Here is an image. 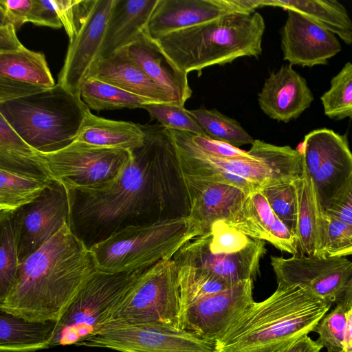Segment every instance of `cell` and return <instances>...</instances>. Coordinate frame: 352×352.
I'll return each instance as SVG.
<instances>
[{"instance_id": "1", "label": "cell", "mask_w": 352, "mask_h": 352, "mask_svg": "<svg viewBox=\"0 0 352 352\" xmlns=\"http://www.w3.org/2000/svg\"><path fill=\"white\" fill-rule=\"evenodd\" d=\"M98 270L89 248L66 223L20 263L0 311L30 321H57Z\"/></svg>"}, {"instance_id": "2", "label": "cell", "mask_w": 352, "mask_h": 352, "mask_svg": "<svg viewBox=\"0 0 352 352\" xmlns=\"http://www.w3.org/2000/svg\"><path fill=\"white\" fill-rule=\"evenodd\" d=\"M144 136V146L133 151L111 184L69 190L70 226L89 248L128 226L146 223L144 217L164 210L166 189L157 170L153 142L146 133Z\"/></svg>"}, {"instance_id": "3", "label": "cell", "mask_w": 352, "mask_h": 352, "mask_svg": "<svg viewBox=\"0 0 352 352\" xmlns=\"http://www.w3.org/2000/svg\"><path fill=\"white\" fill-rule=\"evenodd\" d=\"M331 304L298 285L278 283L215 340L218 352H278L314 329Z\"/></svg>"}, {"instance_id": "4", "label": "cell", "mask_w": 352, "mask_h": 352, "mask_svg": "<svg viewBox=\"0 0 352 352\" xmlns=\"http://www.w3.org/2000/svg\"><path fill=\"white\" fill-rule=\"evenodd\" d=\"M168 130L182 175L232 185L250 194L294 182L304 173L302 152L289 146L255 140L248 156L218 157L197 147L188 132Z\"/></svg>"}, {"instance_id": "5", "label": "cell", "mask_w": 352, "mask_h": 352, "mask_svg": "<svg viewBox=\"0 0 352 352\" xmlns=\"http://www.w3.org/2000/svg\"><path fill=\"white\" fill-rule=\"evenodd\" d=\"M265 25L258 12H233L179 30L157 40L174 64L187 74L262 53Z\"/></svg>"}, {"instance_id": "6", "label": "cell", "mask_w": 352, "mask_h": 352, "mask_svg": "<svg viewBox=\"0 0 352 352\" xmlns=\"http://www.w3.org/2000/svg\"><path fill=\"white\" fill-rule=\"evenodd\" d=\"M89 108L59 84L30 96L0 102L1 115L33 148L43 153L74 142Z\"/></svg>"}, {"instance_id": "7", "label": "cell", "mask_w": 352, "mask_h": 352, "mask_svg": "<svg viewBox=\"0 0 352 352\" xmlns=\"http://www.w3.org/2000/svg\"><path fill=\"white\" fill-rule=\"evenodd\" d=\"M186 230V216L130 225L94 243L89 250L100 272L135 271L172 258L184 245Z\"/></svg>"}, {"instance_id": "8", "label": "cell", "mask_w": 352, "mask_h": 352, "mask_svg": "<svg viewBox=\"0 0 352 352\" xmlns=\"http://www.w3.org/2000/svg\"><path fill=\"white\" fill-rule=\"evenodd\" d=\"M265 253V241L249 237L220 220L185 243L172 258L177 266L201 268L237 284L256 278Z\"/></svg>"}, {"instance_id": "9", "label": "cell", "mask_w": 352, "mask_h": 352, "mask_svg": "<svg viewBox=\"0 0 352 352\" xmlns=\"http://www.w3.org/2000/svg\"><path fill=\"white\" fill-rule=\"evenodd\" d=\"M180 311L177 267L173 258H164L144 270L100 328L159 324L179 329Z\"/></svg>"}, {"instance_id": "10", "label": "cell", "mask_w": 352, "mask_h": 352, "mask_svg": "<svg viewBox=\"0 0 352 352\" xmlns=\"http://www.w3.org/2000/svg\"><path fill=\"white\" fill-rule=\"evenodd\" d=\"M146 269L116 274L98 270L94 273L57 320L50 348L75 344L96 333Z\"/></svg>"}, {"instance_id": "11", "label": "cell", "mask_w": 352, "mask_h": 352, "mask_svg": "<svg viewBox=\"0 0 352 352\" xmlns=\"http://www.w3.org/2000/svg\"><path fill=\"white\" fill-rule=\"evenodd\" d=\"M133 151L92 146L74 141L52 152L36 151L44 173L68 190L95 189L114 182Z\"/></svg>"}, {"instance_id": "12", "label": "cell", "mask_w": 352, "mask_h": 352, "mask_svg": "<svg viewBox=\"0 0 352 352\" xmlns=\"http://www.w3.org/2000/svg\"><path fill=\"white\" fill-rule=\"evenodd\" d=\"M75 345L119 352H218L214 342L159 324L104 325Z\"/></svg>"}, {"instance_id": "13", "label": "cell", "mask_w": 352, "mask_h": 352, "mask_svg": "<svg viewBox=\"0 0 352 352\" xmlns=\"http://www.w3.org/2000/svg\"><path fill=\"white\" fill-rule=\"evenodd\" d=\"M302 146L305 169L325 211L352 177V152L347 137L319 129L305 136Z\"/></svg>"}, {"instance_id": "14", "label": "cell", "mask_w": 352, "mask_h": 352, "mask_svg": "<svg viewBox=\"0 0 352 352\" xmlns=\"http://www.w3.org/2000/svg\"><path fill=\"white\" fill-rule=\"evenodd\" d=\"M277 283L298 285L332 304L342 298L352 276L346 257H318L302 254L289 258L271 256Z\"/></svg>"}, {"instance_id": "15", "label": "cell", "mask_w": 352, "mask_h": 352, "mask_svg": "<svg viewBox=\"0 0 352 352\" xmlns=\"http://www.w3.org/2000/svg\"><path fill=\"white\" fill-rule=\"evenodd\" d=\"M115 0H89L80 27L69 42L58 84L81 98L80 87L100 58L107 22Z\"/></svg>"}, {"instance_id": "16", "label": "cell", "mask_w": 352, "mask_h": 352, "mask_svg": "<svg viewBox=\"0 0 352 352\" xmlns=\"http://www.w3.org/2000/svg\"><path fill=\"white\" fill-rule=\"evenodd\" d=\"M254 280L241 281L192 302L180 312L179 329L214 342L254 302Z\"/></svg>"}, {"instance_id": "17", "label": "cell", "mask_w": 352, "mask_h": 352, "mask_svg": "<svg viewBox=\"0 0 352 352\" xmlns=\"http://www.w3.org/2000/svg\"><path fill=\"white\" fill-rule=\"evenodd\" d=\"M20 221V263L70 224L69 190L55 181L32 203L16 210Z\"/></svg>"}, {"instance_id": "18", "label": "cell", "mask_w": 352, "mask_h": 352, "mask_svg": "<svg viewBox=\"0 0 352 352\" xmlns=\"http://www.w3.org/2000/svg\"><path fill=\"white\" fill-rule=\"evenodd\" d=\"M182 176L188 203L184 244L214 223L229 219L249 195L232 185Z\"/></svg>"}, {"instance_id": "19", "label": "cell", "mask_w": 352, "mask_h": 352, "mask_svg": "<svg viewBox=\"0 0 352 352\" xmlns=\"http://www.w3.org/2000/svg\"><path fill=\"white\" fill-rule=\"evenodd\" d=\"M280 30L283 58L291 65L312 67L327 65L342 50L331 32L291 10Z\"/></svg>"}, {"instance_id": "20", "label": "cell", "mask_w": 352, "mask_h": 352, "mask_svg": "<svg viewBox=\"0 0 352 352\" xmlns=\"http://www.w3.org/2000/svg\"><path fill=\"white\" fill-rule=\"evenodd\" d=\"M233 12H245L236 0H158L146 32L153 40Z\"/></svg>"}, {"instance_id": "21", "label": "cell", "mask_w": 352, "mask_h": 352, "mask_svg": "<svg viewBox=\"0 0 352 352\" xmlns=\"http://www.w3.org/2000/svg\"><path fill=\"white\" fill-rule=\"evenodd\" d=\"M226 221L249 237L268 241L292 255L299 253L296 236L277 217L261 190L250 193Z\"/></svg>"}, {"instance_id": "22", "label": "cell", "mask_w": 352, "mask_h": 352, "mask_svg": "<svg viewBox=\"0 0 352 352\" xmlns=\"http://www.w3.org/2000/svg\"><path fill=\"white\" fill-rule=\"evenodd\" d=\"M314 99L305 79L289 64L272 72L258 94L261 110L270 118L284 122L298 118Z\"/></svg>"}, {"instance_id": "23", "label": "cell", "mask_w": 352, "mask_h": 352, "mask_svg": "<svg viewBox=\"0 0 352 352\" xmlns=\"http://www.w3.org/2000/svg\"><path fill=\"white\" fill-rule=\"evenodd\" d=\"M127 50L129 57L164 89L175 103L184 106L192 93L187 74L174 64L146 30L127 46Z\"/></svg>"}, {"instance_id": "24", "label": "cell", "mask_w": 352, "mask_h": 352, "mask_svg": "<svg viewBox=\"0 0 352 352\" xmlns=\"http://www.w3.org/2000/svg\"><path fill=\"white\" fill-rule=\"evenodd\" d=\"M88 77L113 85L153 102H174L164 89L129 57L127 47L99 58Z\"/></svg>"}, {"instance_id": "25", "label": "cell", "mask_w": 352, "mask_h": 352, "mask_svg": "<svg viewBox=\"0 0 352 352\" xmlns=\"http://www.w3.org/2000/svg\"><path fill=\"white\" fill-rule=\"evenodd\" d=\"M158 0H115L106 27L100 58L126 47L146 30Z\"/></svg>"}, {"instance_id": "26", "label": "cell", "mask_w": 352, "mask_h": 352, "mask_svg": "<svg viewBox=\"0 0 352 352\" xmlns=\"http://www.w3.org/2000/svg\"><path fill=\"white\" fill-rule=\"evenodd\" d=\"M298 195L296 237L298 252L307 256L324 257L326 244L325 211L305 167L295 181Z\"/></svg>"}, {"instance_id": "27", "label": "cell", "mask_w": 352, "mask_h": 352, "mask_svg": "<svg viewBox=\"0 0 352 352\" xmlns=\"http://www.w3.org/2000/svg\"><path fill=\"white\" fill-rule=\"evenodd\" d=\"M141 124L96 116L89 111L74 141L98 147L134 151L144 145Z\"/></svg>"}, {"instance_id": "28", "label": "cell", "mask_w": 352, "mask_h": 352, "mask_svg": "<svg viewBox=\"0 0 352 352\" xmlns=\"http://www.w3.org/2000/svg\"><path fill=\"white\" fill-rule=\"evenodd\" d=\"M56 322L30 321L0 311V351L35 352L50 348Z\"/></svg>"}, {"instance_id": "29", "label": "cell", "mask_w": 352, "mask_h": 352, "mask_svg": "<svg viewBox=\"0 0 352 352\" xmlns=\"http://www.w3.org/2000/svg\"><path fill=\"white\" fill-rule=\"evenodd\" d=\"M263 6L296 11L352 44V21L344 6L336 0H263Z\"/></svg>"}, {"instance_id": "30", "label": "cell", "mask_w": 352, "mask_h": 352, "mask_svg": "<svg viewBox=\"0 0 352 352\" xmlns=\"http://www.w3.org/2000/svg\"><path fill=\"white\" fill-rule=\"evenodd\" d=\"M52 182L42 173L0 167V217L34 201Z\"/></svg>"}, {"instance_id": "31", "label": "cell", "mask_w": 352, "mask_h": 352, "mask_svg": "<svg viewBox=\"0 0 352 352\" xmlns=\"http://www.w3.org/2000/svg\"><path fill=\"white\" fill-rule=\"evenodd\" d=\"M0 77L44 88L56 85L45 55L23 48L0 53Z\"/></svg>"}, {"instance_id": "32", "label": "cell", "mask_w": 352, "mask_h": 352, "mask_svg": "<svg viewBox=\"0 0 352 352\" xmlns=\"http://www.w3.org/2000/svg\"><path fill=\"white\" fill-rule=\"evenodd\" d=\"M80 96L89 109L97 111L142 108L144 104L153 102L93 77L87 78L82 82Z\"/></svg>"}, {"instance_id": "33", "label": "cell", "mask_w": 352, "mask_h": 352, "mask_svg": "<svg viewBox=\"0 0 352 352\" xmlns=\"http://www.w3.org/2000/svg\"><path fill=\"white\" fill-rule=\"evenodd\" d=\"M0 300L14 285L20 266V221L16 212L0 217Z\"/></svg>"}, {"instance_id": "34", "label": "cell", "mask_w": 352, "mask_h": 352, "mask_svg": "<svg viewBox=\"0 0 352 352\" xmlns=\"http://www.w3.org/2000/svg\"><path fill=\"white\" fill-rule=\"evenodd\" d=\"M0 167L45 175L37 160L36 150L30 146L1 115Z\"/></svg>"}, {"instance_id": "35", "label": "cell", "mask_w": 352, "mask_h": 352, "mask_svg": "<svg viewBox=\"0 0 352 352\" xmlns=\"http://www.w3.org/2000/svg\"><path fill=\"white\" fill-rule=\"evenodd\" d=\"M177 267L180 295V312L195 301L228 289L236 285L201 268Z\"/></svg>"}, {"instance_id": "36", "label": "cell", "mask_w": 352, "mask_h": 352, "mask_svg": "<svg viewBox=\"0 0 352 352\" xmlns=\"http://www.w3.org/2000/svg\"><path fill=\"white\" fill-rule=\"evenodd\" d=\"M190 114L211 138L239 148L252 144L255 140L234 119L217 110L208 109L204 106L188 110Z\"/></svg>"}, {"instance_id": "37", "label": "cell", "mask_w": 352, "mask_h": 352, "mask_svg": "<svg viewBox=\"0 0 352 352\" xmlns=\"http://www.w3.org/2000/svg\"><path fill=\"white\" fill-rule=\"evenodd\" d=\"M324 114L331 119L352 118V63H346L320 98Z\"/></svg>"}, {"instance_id": "38", "label": "cell", "mask_w": 352, "mask_h": 352, "mask_svg": "<svg viewBox=\"0 0 352 352\" xmlns=\"http://www.w3.org/2000/svg\"><path fill=\"white\" fill-rule=\"evenodd\" d=\"M261 191L277 217L296 236L298 195L295 181L270 186Z\"/></svg>"}, {"instance_id": "39", "label": "cell", "mask_w": 352, "mask_h": 352, "mask_svg": "<svg viewBox=\"0 0 352 352\" xmlns=\"http://www.w3.org/2000/svg\"><path fill=\"white\" fill-rule=\"evenodd\" d=\"M164 127L208 136L184 106L174 102H151L142 107Z\"/></svg>"}, {"instance_id": "40", "label": "cell", "mask_w": 352, "mask_h": 352, "mask_svg": "<svg viewBox=\"0 0 352 352\" xmlns=\"http://www.w3.org/2000/svg\"><path fill=\"white\" fill-rule=\"evenodd\" d=\"M347 309L338 302L334 309L327 312L318 322L314 331L318 334L316 340L327 352H340L344 340Z\"/></svg>"}, {"instance_id": "41", "label": "cell", "mask_w": 352, "mask_h": 352, "mask_svg": "<svg viewBox=\"0 0 352 352\" xmlns=\"http://www.w3.org/2000/svg\"><path fill=\"white\" fill-rule=\"evenodd\" d=\"M326 244L324 257L352 255V225L325 212Z\"/></svg>"}, {"instance_id": "42", "label": "cell", "mask_w": 352, "mask_h": 352, "mask_svg": "<svg viewBox=\"0 0 352 352\" xmlns=\"http://www.w3.org/2000/svg\"><path fill=\"white\" fill-rule=\"evenodd\" d=\"M69 42L75 38L86 11L89 0H51Z\"/></svg>"}, {"instance_id": "43", "label": "cell", "mask_w": 352, "mask_h": 352, "mask_svg": "<svg viewBox=\"0 0 352 352\" xmlns=\"http://www.w3.org/2000/svg\"><path fill=\"white\" fill-rule=\"evenodd\" d=\"M32 0H0V25L12 23L16 30L29 23Z\"/></svg>"}, {"instance_id": "44", "label": "cell", "mask_w": 352, "mask_h": 352, "mask_svg": "<svg viewBox=\"0 0 352 352\" xmlns=\"http://www.w3.org/2000/svg\"><path fill=\"white\" fill-rule=\"evenodd\" d=\"M192 141L203 151L218 157L248 156V151L241 150L226 142L214 140L209 136H201L189 133Z\"/></svg>"}, {"instance_id": "45", "label": "cell", "mask_w": 352, "mask_h": 352, "mask_svg": "<svg viewBox=\"0 0 352 352\" xmlns=\"http://www.w3.org/2000/svg\"><path fill=\"white\" fill-rule=\"evenodd\" d=\"M325 212L352 225V177L331 200Z\"/></svg>"}, {"instance_id": "46", "label": "cell", "mask_w": 352, "mask_h": 352, "mask_svg": "<svg viewBox=\"0 0 352 352\" xmlns=\"http://www.w3.org/2000/svg\"><path fill=\"white\" fill-rule=\"evenodd\" d=\"M29 23L54 29L63 27L51 0H32Z\"/></svg>"}, {"instance_id": "47", "label": "cell", "mask_w": 352, "mask_h": 352, "mask_svg": "<svg viewBox=\"0 0 352 352\" xmlns=\"http://www.w3.org/2000/svg\"><path fill=\"white\" fill-rule=\"evenodd\" d=\"M46 88L0 77V102L21 98Z\"/></svg>"}, {"instance_id": "48", "label": "cell", "mask_w": 352, "mask_h": 352, "mask_svg": "<svg viewBox=\"0 0 352 352\" xmlns=\"http://www.w3.org/2000/svg\"><path fill=\"white\" fill-rule=\"evenodd\" d=\"M23 47L17 38L16 29L14 25H0V53L16 51Z\"/></svg>"}, {"instance_id": "49", "label": "cell", "mask_w": 352, "mask_h": 352, "mask_svg": "<svg viewBox=\"0 0 352 352\" xmlns=\"http://www.w3.org/2000/svg\"><path fill=\"white\" fill-rule=\"evenodd\" d=\"M323 346L306 335L278 352H320Z\"/></svg>"}, {"instance_id": "50", "label": "cell", "mask_w": 352, "mask_h": 352, "mask_svg": "<svg viewBox=\"0 0 352 352\" xmlns=\"http://www.w3.org/2000/svg\"><path fill=\"white\" fill-rule=\"evenodd\" d=\"M342 346L344 351L352 350V308L348 309L346 312V325Z\"/></svg>"}, {"instance_id": "51", "label": "cell", "mask_w": 352, "mask_h": 352, "mask_svg": "<svg viewBox=\"0 0 352 352\" xmlns=\"http://www.w3.org/2000/svg\"><path fill=\"white\" fill-rule=\"evenodd\" d=\"M348 309L352 308V276L349 280L344 293L339 301Z\"/></svg>"}, {"instance_id": "52", "label": "cell", "mask_w": 352, "mask_h": 352, "mask_svg": "<svg viewBox=\"0 0 352 352\" xmlns=\"http://www.w3.org/2000/svg\"><path fill=\"white\" fill-rule=\"evenodd\" d=\"M340 352H352V350L346 351H340Z\"/></svg>"}, {"instance_id": "53", "label": "cell", "mask_w": 352, "mask_h": 352, "mask_svg": "<svg viewBox=\"0 0 352 352\" xmlns=\"http://www.w3.org/2000/svg\"></svg>"}]
</instances>
